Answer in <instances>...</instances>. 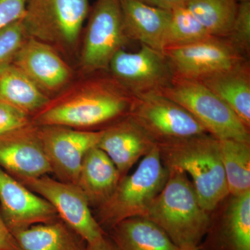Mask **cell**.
<instances>
[{
    "label": "cell",
    "mask_w": 250,
    "mask_h": 250,
    "mask_svg": "<svg viewBox=\"0 0 250 250\" xmlns=\"http://www.w3.org/2000/svg\"><path fill=\"white\" fill-rule=\"evenodd\" d=\"M95 72L72 82L31 116L37 126L60 125L94 130L129 114L134 95L109 72Z\"/></svg>",
    "instance_id": "obj_1"
},
{
    "label": "cell",
    "mask_w": 250,
    "mask_h": 250,
    "mask_svg": "<svg viewBox=\"0 0 250 250\" xmlns=\"http://www.w3.org/2000/svg\"><path fill=\"white\" fill-rule=\"evenodd\" d=\"M163 164L191 177L202 207L210 212L229 193L220 140L208 133L157 144Z\"/></svg>",
    "instance_id": "obj_2"
},
{
    "label": "cell",
    "mask_w": 250,
    "mask_h": 250,
    "mask_svg": "<svg viewBox=\"0 0 250 250\" xmlns=\"http://www.w3.org/2000/svg\"><path fill=\"white\" fill-rule=\"evenodd\" d=\"M168 178L146 216L166 233L179 249L199 246L211 223L187 174L167 170Z\"/></svg>",
    "instance_id": "obj_3"
},
{
    "label": "cell",
    "mask_w": 250,
    "mask_h": 250,
    "mask_svg": "<svg viewBox=\"0 0 250 250\" xmlns=\"http://www.w3.org/2000/svg\"><path fill=\"white\" fill-rule=\"evenodd\" d=\"M168 175L156 146L132 174L121 179L107 201L97 208L95 217L99 225L107 233L125 219L146 216Z\"/></svg>",
    "instance_id": "obj_4"
},
{
    "label": "cell",
    "mask_w": 250,
    "mask_h": 250,
    "mask_svg": "<svg viewBox=\"0 0 250 250\" xmlns=\"http://www.w3.org/2000/svg\"><path fill=\"white\" fill-rule=\"evenodd\" d=\"M90 9L89 0H27L22 22L28 37L61 54L75 53Z\"/></svg>",
    "instance_id": "obj_5"
},
{
    "label": "cell",
    "mask_w": 250,
    "mask_h": 250,
    "mask_svg": "<svg viewBox=\"0 0 250 250\" xmlns=\"http://www.w3.org/2000/svg\"><path fill=\"white\" fill-rule=\"evenodd\" d=\"M160 93L185 108L216 139L250 142V128L199 81L174 77Z\"/></svg>",
    "instance_id": "obj_6"
},
{
    "label": "cell",
    "mask_w": 250,
    "mask_h": 250,
    "mask_svg": "<svg viewBox=\"0 0 250 250\" xmlns=\"http://www.w3.org/2000/svg\"><path fill=\"white\" fill-rule=\"evenodd\" d=\"M81 47L83 75L108 71L112 58L129 40L125 34L120 0H97L90 7Z\"/></svg>",
    "instance_id": "obj_7"
},
{
    "label": "cell",
    "mask_w": 250,
    "mask_h": 250,
    "mask_svg": "<svg viewBox=\"0 0 250 250\" xmlns=\"http://www.w3.org/2000/svg\"><path fill=\"white\" fill-rule=\"evenodd\" d=\"M128 115L157 144L207 133L185 108L159 92L134 95Z\"/></svg>",
    "instance_id": "obj_8"
},
{
    "label": "cell",
    "mask_w": 250,
    "mask_h": 250,
    "mask_svg": "<svg viewBox=\"0 0 250 250\" xmlns=\"http://www.w3.org/2000/svg\"><path fill=\"white\" fill-rule=\"evenodd\" d=\"M54 207L59 218L87 243L102 238L106 232L92 213L88 200L77 184L66 183L49 175L14 177Z\"/></svg>",
    "instance_id": "obj_9"
},
{
    "label": "cell",
    "mask_w": 250,
    "mask_h": 250,
    "mask_svg": "<svg viewBox=\"0 0 250 250\" xmlns=\"http://www.w3.org/2000/svg\"><path fill=\"white\" fill-rule=\"evenodd\" d=\"M174 77L200 80L249 59L245 58L225 38L205 40L164 49Z\"/></svg>",
    "instance_id": "obj_10"
},
{
    "label": "cell",
    "mask_w": 250,
    "mask_h": 250,
    "mask_svg": "<svg viewBox=\"0 0 250 250\" xmlns=\"http://www.w3.org/2000/svg\"><path fill=\"white\" fill-rule=\"evenodd\" d=\"M44 152L56 179L77 184L82 161L98 146L103 130H82L60 125L39 126Z\"/></svg>",
    "instance_id": "obj_11"
},
{
    "label": "cell",
    "mask_w": 250,
    "mask_h": 250,
    "mask_svg": "<svg viewBox=\"0 0 250 250\" xmlns=\"http://www.w3.org/2000/svg\"><path fill=\"white\" fill-rule=\"evenodd\" d=\"M108 72L134 95L160 93L170 85L174 77L163 52L145 45L137 52L118 51L110 62Z\"/></svg>",
    "instance_id": "obj_12"
},
{
    "label": "cell",
    "mask_w": 250,
    "mask_h": 250,
    "mask_svg": "<svg viewBox=\"0 0 250 250\" xmlns=\"http://www.w3.org/2000/svg\"><path fill=\"white\" fill-rule=\"evenodd\" d=\"M13 63L49 98L67 88L74 80L71 67L52 46L27 38Z\"/></svg>",
    "instance_id": "obj_13"
},
{
    "label": "cell",
    "mask_w": 250,
    "mask_h": 250,
    "mask_svg": "<svg viewBox=\"0 0 250 250\" xmlns=\"http://www.w3.org/2000/svg\"><path fill=\"white\" fill-rule=\"evenodd\" d=\"M0 213L11 233L59 218L47 200L1 167Z\"/></svg>",
    "instance_id": "obj_14"
},
{
    "label": "cell",
    "mask_w": 250,
    "mask_h": 250,
    "mask_svg": "<svg viewBox=\"0 0 250 250\" xmlns=\"http://www.w3.org/2000/svg\"><path fill=\"white\" fill-rule=\"evenodd\" d=\"M0 167L14 177L52 174L39 126L31 123L0 134Z\"/></svg>",
    "instance_id": "obj_15"
},
{
    "label": "cell",
    "mask_w": 250,
    "mask_h": 250,
    "mask_svg": "<svg viewBox=\"0 0 250 250\" xmlns=\"http://www.w3.org/2000/svg\"><path fill=\"white\" fill-rule=\"evenodd\" d=\"M98 147L116 165L121 179L141 158L149 154L157 143L131 116L123 117L102 129Z\"/></svg>",
    "instance_id": "obj_16"
},
{
    "label": "cell",
    "mask_w": 250,
    "mask_h": 250,
    "mask_svg": "<svg viewBox=\"0 0 250 250\" xmlns=\"http://www.w3.org/2000/svg\"><path fill=\"white\" fill-rule=\"evenodd\" d=\"M205 236L200 250H250V191L231 196L220 223Z\"/></svg>",
    "instance_id": "obj_17"
},
{
    "label": "cell",
    "mask_w": 250,
    "mask_h": 250,
    "mask_svg": "<svg viewBox=\"0 0 250 250\" xmlns=\"http://www.w3.org/2000/svg\"><path fill=\"white\" fill-rule=\"evenodd\" d=\"M120 4L123 27L129 40L139 41L141 45L163 52L170 11L140 0H120Z\"/></svg>",
    "instance_id": "obj_18"
},
{
    "label": "cell",
    "mask_w": 250,
    "mask_h": 250,
    "mask_svg": "<svg viewBox=\"0 0 250 250\" xmlns=\"http://www.w3.org/2000/svg\"><path fill=\"white\" fill-rule=\"evenodd\" d=\"M121 180L116 165L96 146L83 157L77 185L84 194L90 207L97 209L111 197Z\"/></svg>",
    "instance_id": "obj_19"
},
{
    "label": "cell",
    "mask_w": 250,
    "mask_h": 250,
    "mask_svg": "<svg viewBox=\"0 0 250 250\" xmlns=\"http://www.w3.org/2000/svg\"><path fill=\"white\" fill-rule=\"evenodd\" d=\"M198 81L221 99L245 125L250 127L249 60Z\"/></svg>",
    "instance_id": "obj_20"
},
{
    "label": "cell",
    "mask_w": 250,
    "mask_h": 250,
    "mask_svg": "<svg viewBox=\"0 0 250 250\" xmlns=\"http://www.w3.org/2000/svg\"><path fill=\"white\" fill-rule=\"evenodd\" d=\"M107 233L118 250H179L165 231L147 217L125 219Z\"/></svg>",
    "instance_id": "obj_21"
},
{
    "label": "cell",
    "mask_w": 250,
    "mask_h": 250,
    "mask_svg": "<svg viewBox=\"0 0 250 250\" xmlns=\"http://www.w3.org/2000/svg\"><path fill=\"white\" fill-rule=\"evenodd\" d=\"M20 250H85L87 242L61 218L13 233Z\"/></svg>",
    "instance_id": "obj_22"
},
{
    "label": "cell",
    "mask_w": 250,
    "mask_h": 250,
    "mask_svg": "<svg viewBox=\"0 0 250 250\" xmlns=\"http://www.w3.org/2000/svg\"><path fill=\"white\" fill-rule=\"evenodd\" d=\"M49 100L13 62L0 66V101L16 106L31 117Z\"/></svg>",
    "instance_id": "obj_23"
},
{
    "label": "cell",
    "mask_w": 250,
    "mask_h": 250,
    "mask_svg": "<svg viewBox=\"0 0 250 250\" xmlns=\"http://www.w3.org/2000/svg\"><path fill=\"white\" fill-rule=\"evenodd\" d=\"M229 193L238 196L250 191V142L220 140Z\"/></svg>",
    "instance_id": "obj_24"
},
{
    "label": "cell",
    "mask_w": 250,
    "mask_h": 250,
    "mask_svg": "<svg viewBox=\"0 0 250 250\" xmlns=\"http://www.w3.org/2000/svg\"><path fill=\"white\" fill-rule=\"evenodd\" d=\"M186 7L214 37L227 38L234 22L236 0H186Z\"/></svg>",
    "instance_id": "obj_25"
},
{
    "label": "cell",
    "mask_w": 250,
    "mask_h": 250,
    "mask_svg": "<svg viewBox=\"0 0 250 250\" xmlns=\"http://www.w3.org/2000/svg\"><path fill=\"white\" fill-rule=\"evenodd\" d=\"M210 37L212 36L185 5H181L170 11V21L164 36V49L189 45Z\"/></svg>",
    "instance_id": "obj_26"
},
{
    "label": "cell",
    "mask_w": 250,
    "mask_h": 250,
    "mask_svg": "<svg viewBox=\"0 0 250 250\" xmlns=\"http://www.w3.org/2000/svg\"><path fill=\"white\" fill-rule=\"evenodd\" d=\"M229 42L245 57L250 54V1L238 3L234 22L228 37Z\"/></svg>",
    "instance_id": "obj_27"
},
{
    "label": "cell",
    "mask_w": 250,
    "mask_h": 250,
    "mask_svg": "<svg viewBox=\"0 0 250 250\" xmlns=\"http://www.w3.org/2000/svg\"><path fill=\"white\" fill-rule=\"evenodd\" d=\"M27 38L22 19L0 29V66L13 62Z\"/></svg>",
    "instance_id": "obj_28"
},
{
    "label": "cell",
    "mask_w": 250,
    "mask_h": 250,
    "mask_svg": "<svg viewBox=\"0 0 250 250\" xmlns=\"http://www.w3.org/2000/svg\"><path fill=\"white\" fill-rule=\"evenodd\" d=\"M31 123L28 113L9 104L0 101V134Z\"/></svg>",
    "instance_id": "obj_29"
},
{
    "label": "cell",
    "mask_w": 250,
    "mask_h": 250,
    "mask_svg": "<svg viewBox=\"0 0 250 250\" xmlns=\"http://www.w3.org/2000/svg\"><path fill=\"white\" fill-rule=\"evenodd\" d=\"M27 0H0V29L22 19Z\"/></svg>",
    "instance_id": "obj_30"
},
{
    "label": "cell",
    "mask_w": 250,
    "mask_h": 250,
    "mask_svg": "<svg viewBox=\"0 0 250 250\" xmlns=\"http://www.w3.org/2000/svg\"><path fill=\"white\" fill-rule=\"evenodd\" d=\"M0 250H20L14 235L6 227L0 213Z\"/></svg>",
    "instance_id": "obj_31"
},
{
    "label": "cell",
    "mask_w": 250,
    "mask_h": 250,
    "mask_svg": "<svg viewBox=\"0 0 250 250\" xmlns=\"http://www.w3.org/2000/svg\"><path fill=\"white\" fill-rule=\"evenodd\" d=\"M85 250H118L114 242L107 233L96 241L87 243Z\"/></svg>",
    "instance_id": "obj_32"
},
{
    "label": "cell",
    "mask_w": 250,
    "mask_h": 250,
    "mask_svg": "<svg viewBox=\"0 0 250 250\" xmlns=\"http://www.w3.org/2000/svg\"><path fill=\"white\" fill-rule=\"evenodd\" d=\"M140 1L150 6L171 11L177 6L185 4L186 0H140Z\"/></svg>",
    "instance_id": "obj_33"
},
{
    "label": "cell",
    "mask_w": 250,
    "mask_h": 250,
    "mask_svg": "<svg viewBox=\"0 0 250 250\" xmlns=\"http://www.w3.org/2000/svg\"><path fill=\"white\" fill-rule=\"evenodd\" d=\"M179 250H200L198 246L196 247H187V248H180Z\"/></svg>",
    "instance_id": "obj_34"
},
{
    "label": "cell",
    "mask_w": 250,
    "mask_h": 250,
    "mask_svg": "<svg viewBox=\"0 0 250 250\" xmlns=\"http://www.w3.org/2000/svg\"><path fill=\"white\" fill-rule=\"evenodd\" d=\"M238 3L240 2H244V1H250V0H236Z\"/></svg>",
    "instance_id": "obj_35"
}]
</instances>
